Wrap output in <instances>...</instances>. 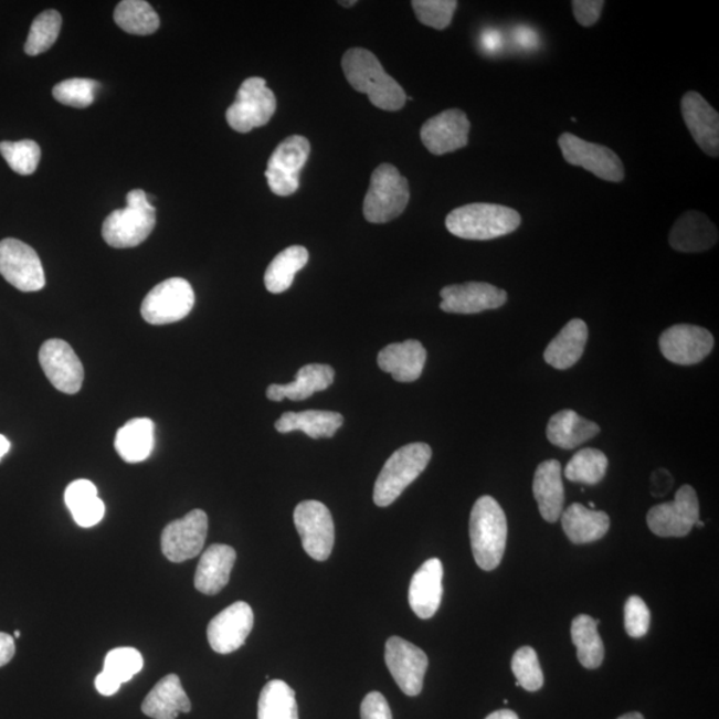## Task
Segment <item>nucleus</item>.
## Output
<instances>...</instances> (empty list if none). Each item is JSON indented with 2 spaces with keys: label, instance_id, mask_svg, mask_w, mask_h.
Masks as SVG:
<instances>
[{
  "label": "nucleus",
  "instance_id": "nucleus-45",
  "mask_svg": "<svg viewBox=\"0 0 719 719\" xmlns=\"http://www.w3.org/2000/svg\"><path fill=\"white\" fill-rule=\"evenodd\" d=\"M651 627V611L643 599L632 595L625 605V630L633 638L644 637Z\"/></svg>",
  "mask_w": 719,
  "mask_h": 719
},
{
  "label": "nucleus",
  "instance_id": "nucleus-56",
  "mask_svg": "<svg viewBox=\"0 0 719 719\" xmlns=\"http://www.w3.org/2000/svg\"><path fill=\"white\" fill-rule=\"evenodd\" d=\"M617 719H645L643 715H639V712H626V715L621 716Z\"/></svg>",
  "mask_w": 719,
  "mask_h": 719
},
{
  "label": "nucleus",
  "instance_id": "nucleus-52",
  "mask_svg": "<svg viewBox=\"0 0 719 719\" xmlns=\"http://www.w3.org/2000/svg\"><path fill=\"white\" fill-rule=\"evenodd\" d=\"M483 43L484 47L489 51L498 50L501 45L500 34L494 30L487 31L483 36Z\"/></svg>",
  "mask_w": 719,
  "mask_h": 719
},
{
  "label": "nucleus",
  "instance_id": "nucleus-40",
  "mask_svg": "<svg viewBox=\"0 0 719 719\" xmlns=\"http://www.w3.org/2000/svg\"><path fill=\"white\" fill-rule=\"evenodd\" d=\"M0 154L12 171L29 177L36 171L41 161V147L34 140L2 141Z\"/></svg>",
  "mask_w": 719,
  "mask_h": 719
},
{
  "label": "nucleus",
  "instance_id": "nucleus-43",
  "mask_svg": "<svg viewBox=\"0 0 719 719\" xmlns=\"http://www.w3.org/2000/svg\"><path fill=\"white\" fill-rule=\"evenodd\" d=\"M145 659L134 647H118L107 654L105 672L123 685L141 672Z\"/></svg>",
  "mask_w": 719,
  "mask_h": 719
},
{
  "label": "nucleus",
  "instance_id": "nucleus-47",
  "mask_svg": "<svg viewBox=\"0 0 719 719\" xmlns=\"http://www.w3.org/2000/svg\"><path fill=\"white\" fill-rule=\"evenodd\" d=\"M105 514V503L101 500L99 496L95 497L94 500L82 505V507L71 511V515H73L75 522L82 528L95 527V525H98L103 520Z\"/></svg>",
  "mask_w": 719,
  "mask_h": 719
},
{
  "label": "nucleus",
  "instance_id": "nucleus-20",
  "mask_svg": "<svg viewBox=\"0 0 719 719\" xmlns=\"http://www.w3.org/2000/svg\"><path fill=\"white\" fill-rule=\"evenodd\" d=\"M470 121L462 109H446L421 128V141L433 155L455 152L468 146Z\"/></svg>",
  "mask_w": 719,
  "mask_h": 719
},
{
  "label": "nucleus",
  "instance_id": "nucleus-34",
  "mask_svg": "<svg viewBox=\"0 0 719 719\" xmlns=\"http://www.w3.org/2000/svg\"><path fill=\"white\" fill-rule=\"evenodd\" d=\"M308 261V251L302 245L285 249L271 262L267 271H265V288L275 295L285 293L293 285L297 272L306 267Z\"/></svg>",
  "mask_w": 719,
  "mask_h": 719
},
{
  "label": "nucleus",
  "instance_id": "nucleus-16",
  "mask_svg": "<svg viewBox=\"0 0 719 719\" xmlns=\"http://www.w3.org/2000/svg\"><path fill=\"white\" fill-rule=\"evenodd\" d=\"M715 338L708 329L691 324L667 328L659 338V349L666 360L678 366H695L708 358Z\"/></svg>",
  "mask_w": 719,
  "mask_h": 719
},
{
  "label": "nucleus",
  "instance_id": "nucleus-37",
  "mask_svg": "<svg viewBox=\"0 0 719 719\" xmlns=\"http://www.w3.org/2000/svg\"><path fill=\"white\" fill-rule=\"evenodd\" d=\"M115 23L123 31L134 35H151L157 32L160 19L145 0H125L114 12Z\"/></svg>",
  "mask_w": 719,
  "mask_h": 719
},
{
  "label": "nucleus",
  "instance_id": "nucleus-28",
  "mask_svg": "<svg viewBox=\"0 0 719 719\" xmlns=\"http://www.w3.org/2000/svg\"><path fill=\"white\" fill-rule=\"evenodd\" d=\"M335 369L326 364H308L299 369L295 381L289 384H272L267 390L271 401L289 399L302 401L309 399L316 392L328 390L334 384Z\"/></svg>",
  "mask_w": 719,
  "mask_h": 719
},
{
  "label": "nucleus",
  "instance_id": "nucleus-24",
  "mask_svg": "<svg viewBox=\"0 0 719 719\" xmlns=\"http://www.w3.org/2000/svg\"><path fill=\"white\" fill-rule=\"evenodd\" d=\"M426 351L417 340L394 342L381 349L378 364L382 372L392 374L399 382H413L423 374Z\"/></svg>",
  "mask_w": 719,
  "mask_h": 719
},
{
  "label": "nucleus",
  "instance_id": "nucleus-57",
  "mask_svg": "<svg viewBox=\"0 0 719 719\" xmlns=\"http://www.w3.org/2000/svg\"><path fill=\"white\" fill-rule=\"evenodd\" d=\"M356 3H358V2H355V0H353V2H340V4L345 6V8H352V6H355Z\"/></svg>",
  "mask_w": 719,
  "mask_h": 719
},
{
  "label": "nucleus",
  "instance_id": "nucleus-7",
  "mask_svg": "<svg viewBox=\"0 0 719 719\" xmlns=\"http://www.w3.org/2000/svg\"><path fill=\"white\" fill-rule=\"evenodd\" d=\"M276 112V96L263 77H249L240 86L233 105L226 109V121L232 129L247 134L263 127Z\"/></svg>",
  "mask_w": 719,
  "mask_h": 719
},
{
  "label": "nucleus",
  "instance_id": "nucleus-39",
  "mask_svg": "<svg viewBox=\"0 0 719 719\" xmlns=\"http://www.w3.org/2000/svg\"><path fill=\"white\" fill-rule=\"evenodd\" d=\"M62 17L56 10L43 11L32 22L28 42L24 44L25 54L36 56L49 51L61 34Z\"/></svg>",
  "mask_w": 719,
  "mask_h": 719
},
{
  "label": "nucleus",
  "instance_id": "nucleus-27",
  "mask_svg": "<svg viewBox=\"0 0 719 719\" xmlns=\"http://www.w3.org/2000/svg\"><path fill=\"white\" fill-rule=\"evenodd\" d=\"M191 701L179 676L161 678L141 704V711L152 719H177L179 712H190Z\"/></svg>",
  "mask_w": 719,
  "mask_h": 719
},
{
  "label": "nucleus",
  "instance_id": "nucleus-5",
  "mask_svg": "<svg viewBox=\"0 0 719 719\" xmlns=\"http://www.w3.org/2000/svg\"><path fill=\"white\" fill-rule=\"evenodd\" d=\"M157 225V210L148 202L147 193L133 190L127 195L126 209L109 213L103 223L102 235L114 249H133L151 235Z\"/></svg>",
  "mask_w": 719,
  "mask_h": 719
},
{
  "label": "nucleus",
  "instance_id": "nucleus-23",
  "mask_svg": "<svg viewBox=\"0 0 719 719\" xmlns=\"http://www.w3.org/2000/svg\"><path fill=\"white\" fill-rule=\"evenodd\" d=\"M718 243V230L710 219L698 211L685 212L669 235L672 249L685 254L708 251Z\"/></svg>",
  "mask_w": 719,
  "mask_h": 719
},
{
  "label": "nucleus",
  "instance_id": "nucleus-38",
  "mask_svg": "<svg viewBox=\"0 0 719 719\" xmlns=\"http://www.w3.org/2000/svg\"><path fill=\"white\" fill-rule=\"evenodd\" d=\"M607 465V457L601 451L581 450L568 463L565 477L572 483L595 485L605 477Z\"/></svg>",
  "mask_w": 719,
  "mask_h": 719
},
{
  "label": "nucleus",
  "instance_id": "nucleus-4",
  "mask_svg": "<svg viewBox=\"0 0 719 719\" xmlns=\"http://www.w3.org/2000/svg\"><path fill=\"white\" fill-rule=\"evenodd\" d=\"M432 448L425 443H412L398 450L388 458L376 479L373 501L378 507H390L426 469Z\"/></svg>",
  "mask_w": 719,
  "mask_h": 719
},
{
  "label": "nucleus",
  "instance_id": "nucleus-36",
  "mask_svg": "<svg viewBox=\"0 0 719 719\" xmlns=\"http://www.w3.org/2000/svg\"><path fill=\"white\" fill-rule=\"evenodd\" d=\"M257 719H299L294 689L282 679H272L258 698Z\"/></svg>",
  "mask_w": 719,
  "mask_h": 719
},
{
  "label": "nucleus",
  "instance_id": "nucleus-58",
  "mask_svg": "<svg viewBox=\"0 0 719 719\" xmlns=\"http://www.w3.org/2000/svg\"><path fill=\"white\" fill-rule=\"evenodd\" d=\"M695 527L704 528V527H705V524H704L701 520H698V521L696 522Z\"/></svg>",
  "mask_w": 719,
  "mask_h": 719
},
{
  "label": "nucleus",
  "instance_id": "nucleus-49",
  "mask_svg": "<svg viewBox=\"0 0 719 719\" xmlns=\"http://www.w3.org/2000/svg\"><path fill=\"white\" fill-rule=\"evenodd\" d=\"M604 6V0H574L572 8L575 21L584 25V28H592L593 24L600 21Z\"/></svg>",
  "mask_w": 719,
  "mask_h": 719
},
{
  "label": "nucleus",
  "instance_id": "nucleus-22",
  "mask_svg": "<svg viewBox=\"0 0 719 719\" xmlns=\"http://www.w3.org/2000/svg\"><path fill=\"white\" fill-rule=\"evenodd\" d=\"M444 568L438 559L427 560L413 574L410 586V605L414 614L430 620L438 611L443 600Z\"/></svg>",
  "mask_w": 719,
  "mask_h": 719
},
{
  "label": "nucleus",
  "instance_id": "nucleus-17",
  "mask_svg": "<svg viewBox=\"0 0 719 719\" xmlns=\"http://www.w3.org/2000/svg\"><path fill=\"white\" fill-rule=\"evenodd\" d=\"M39 362L57 391L75 394L82 390L84 369L68 342L61 339L45 341L39 351Z\"/></svg>",
  "mask_w": 719,
  "mask_h": 719
},
{
  "label": "nucleus",
  "instance_id": "nucleus-46",
  "mask_svg": "<svg viewBox=\"0 0 719 719\" xmlns=\"http://www.w3.org/2000/svg\"><path fill=\"white\" fill-rule=\"evenodd\" d=\"M95 497H98V489L93 483L88 482V479H76V482L68 485L66 494H64V501H66L70 511H73L94 500Z\"/></svg>",
  "mask_w": 719,
  "mask_h": 719
},
{
  "label": "nucleus",
  "instance_id": "nucleus-51",
  "mask_svg": "<svg viewBox=\"0 0 719 719\" xmlns=\"http://www.w3.org/2000/svg\"><path fill=\"white\" fill-rule=\"evenodd\" d=\"M15 641L8 633L0 632V667L8 665L15 656Z\"/></svg>",
  "mask_w": 719,
  "mask_h": 719
},
{
  "label": "nucleus",
  "instance_id": "nucleus-9",
  "mask_svg": "<svg viewBox=\"0 0 719 719\" xmlns=\"http://www.w3.org/2000/svg\"><path fill=\"white\" fill-rule=\"evenodd\" d=\"M309 152V140L300 135L289 136L276 147L265 171V178L275 195L285 198L299 190L300 171L307 163Z\"/></svg>",
  "mask_w": 719,
  "mask_h": 719
},
{
  "label": "nucleus",
  "instance_id": "nucleus-48",
  "mask_svg": "<svg viewBox=\"0 0 719 719\" xmlns=\"http://www.w3.org/2000/svg\"><path fill=\"white\" fill-rule=\"evenodd\" d=\"M361 719H393L390 704L379 691H371L361 704Z\"/></svg>",
  "mask_w": 719,
  "mask_h": 719
},
{
  "label": "nucleus",
  "instance_id": "nucleus-42",
  "mask_svg": "<svg viewBox=\"0 0 719 719\" xmlns=\"http://www.w3.org/2000/svg\"><path fill=\"white\" fill-rule=\"evenodd\" d=\"M511 672L517 678L518 685L525 690L537 691L542 688L543 673L539 657L530 646H522L515 653L511 659Z\"/></svg>",
  "mask_w": 719,
  "mask_h": 719
},
{
  "label": "nucleus",
  "instance_id": "nucleus-3",
  "mask_svg": "<svg viewBox=\"0 0 719 719\" xmlns=\"http://www.w3.org/2000/svg\"><path fill=\"white\" fill-rule=\"evenodd\" d=\"M521 215L500 204L473 203L458 207L445 219L446 230L465 240H494L514 233Z\"/></svg>",
  "mask_w": 719,
  "mask_h": 719
},
{
  "label": "nucleus",
  "instance_id": "nucleus-6",
  "mask_svg": "<svg viewBox=\"0 0 719 719\" xmlns=\"http://www.w3.org/2000/svg\"><path fill=\"white\" fill-rule=\"evenodd\" d=\"M408 180L392 165H380L372 173L364 199V218L373 224H384L399 218L410 203Z\"/></svg>",
  "mask_w": 719,
  "mask_h": 719
},
{
  "label": "nucleus",
  "instance_id": "nucleus-33",
  "mask_svg": "<svg viewBox=\"0 0 719 719\" xmlns=\"http://www.w3.org/2000/svg\"><path fill=\"white\" fill-rule=\"evenodd\" d=\"M155 445V425L150 419L129 420L115 437V450L128 464L145 462Z\"/></svg>",
  "mask_w": 719,
  "mask_h": 719
},
{
  "label": "nucleus",
  "instance_id": "nucleus-60",
  "mask_svg": "<svg viewBox=\"0 0 719 719\" xmlns=\"http://www.w3.org/2000/svg\"><path fill=\"white\" fill-rule=\"evenodd\" d=\"M589 507H591L593 509L595 507V505L593 503H589Z\"/></svg>",
  "mask_w": 719,
  "mask_h": 719
},
{
  "label": "nucleus",
  "instance_id": "nucleus-44",
  "mask_svg": "<svg viewBox=\"0 0 719 719\" xmlns=\"http://www.w3.org/2000/svg\"><path fill=\"white\" fill-rule=\"evenodd\" d=\"M413 10L419 21L427 28L445 30L457 10L456 0H414Z\"/></svg>",
  "mask_w": 719,
  "mask_h": 719
},
{
  "label": "nucleus",
  "instance_id": "nucleus-1",
  "mask_svg": "<svg viewBox=\"0 0 719 719\" xmlns=\"http://www.w3.org/2000/svg\"><path fill=\"white\" fill-rule=\"evenodd\" d=\"M347 81L358 93L366 94L374 107L399 112L406 103L403 87L385 73L378 56L366 49H349L341 61Z\"/></svg>",
  "mask_w": 719,
  "mask_h": 719
},
{
  "label": "nucleus",
  "instance_id": "nucleus-2",
  "mask_svg": "<svg viewBox=\"0 0 719 719\" xmlns=\"http://www.w3.org/2000/svg\"><path fill=\"white\" fill-rule=\"evenodd\" d=\"M469 536L473 557L483 570L500 565L508 539V521L494 497L483 496L473 505Z\"/></svg>",
  "mask_w": 719,
  "mask_h": 719
},
{
  "label": "nucleus",
  "instance_id": "nucleus-15",
  "mask_svg": "<svg viewBox=\"0 0 719 719\" xmlns=\"http://www.w3.org/2000/svg\"><path fill=\"white\" fill-rule=\"evenodd\" d=\"M385 664L401 691L416 697L423 690L427 669L426 654L404 638L391 637L385 645Z\"/></svg>",
  "mask_w": 719,
  "mask_h": 719
},
{
  "label": "nucleus",
  "instance_id": "nucleus-31",
  "mask_svg": "<svg viewBox=\"0 0 719 719\" xmlns=\"http://www.w3.org/2000/svg\"><path fill=\"white\" fill-rule=\"evenodd\" d=\"M600 426L581 417L574 411L565 410L550 417L547 436L550 443L562 450H574L598 436Z\"/></svg>",
  "mask_w": 719,
  "mask_h": 719
},
{
  "label": "nucleus",
  "instance_id": "nucleus-50",
  "mask_svg": "<svg viewBox=\"0 0 719 719\" xmlns=\"http://www.w3.org/2000/svg\"><path fill=\"white\" fill-rule=\"evenodd\" d=\"M121 684L118 679L114 678L109 673L103 670L95 679V688L102 696L112 697L118 692Z\"/></svg>",
  "mask_w": 719,
  "mask_h": 719
},
{
  "label": "nucleus",
  "instance_id": "nucleus-54",
  "mask_svg": "<svg viewBox=\"0 0 719 719\" xmlns=\"http://www.w3.org/2000/svg\"><path fill=\"white\" fill-rule=\"evenodd\" d=\"M485 719H520V718H518L515 711L503 709V710H497L495 712H491V715H489Z\"/></svg>",
  "mask_w": 719,
  "mask_h": 719
},
{
  "label": "nucleus",
  "instance_id": "nucleus-59",
  "mask_svg": "<svg viewBox=\"0 0 719 719\" xmlns=\"http://www.w3.org/2000/svg\"><path fill=\"white\" fill-rule=\"evenodd\" d=\"M14 637H15V638L21 637V632L17 631V632L14 633Z\"/></svg>",
  "mask_w": 719,
  "mask_h": 719
},
{
  "label": "nucleus",
  "instance_id": "nucleus-32",
  "mask_svg": "<svg viewBox=\"0 0 719 719\" xmlns=\"http://www.w3.org/2000/svg\"><path fill=\"white\" fill-rule=\"evenodd\" d=\"M345 423V417L332 411L287 412L275 423L278 433L302 431L310 438H330Z\"/></svg>",
  "mask_w": 719,
  "mask_h": 719
},
{
  "label": "nucleus",
  "instance_id": "nucleus-12",
  "mask_svg": "<svg viewBox=\"0 0 719 719\" xmlns=\"http://www.w3.org/2000/svg\"><path fill=\"white\" fill-rule=\"evenodd\" d=\"M0 275L22 293H36L45 285L41 258L29 244L17 239L0 242Z\"/></svg>",
  "mask_w": 719,
  "mask_h": 719
},
{
  "label": "nucleus",
  "instance_id": "nucleus-14",
  "mask_svg": "<svg viewBox=\"0 0 719 719\" xmlns=\"http://www.w3.org/2000/svg\"><path fill=\"white\" fill-rule=\"evenodd\" d=\"M209 533V517L202 509L191 510L168 524L161 533V552L171 562H184L202 552Z\"/></svg>",
  "mask_w": 719,
  "mask_h": 719
},
{
  "label": "nucleus",
  "instance_id": "nucleus-53",
  "mask_svg": "<svg viewBox=\"0 0 719 719\" xmlns=\"http://www.w3.org/2000/svg\"><path fill=\"white\" fill-rule=\"evenodd\" d=\"M517 39L525 47H533L536 42L535 32L528 29L518 30Z\"/></svg>",
  "mask_w": 719,
  "mask_h": 719
},
{
  "label": "nucleus",
  "instance_id": "nucleus-55",
  "mask_svg": "<svg viewBox=\"0 0 719 719\" xmlns=\"http://www.w3.org/2000/svg\"><path fill=\"white\" fill-rule=\"evenodd\" d=\"M10 448H11V444L9 440L6 438L3 435H0V459H2L6 455H8Z\"/></svg>",
  "mask_w": 719,
  "mask_h": 719
},
{
  "label": "nucleus",
  "instance_id": "nucleus-19",
  "mask_svg": "<svg viewBox=\"0 0 719 719\" xmlns=\"http://www.w3.org/2000/svg\"><path fill=\"white\" fill-rule=\"evenodd\" d=\"M440 308L446 314L475 315L501 308L508 300L507 290L489 283L470 282L444 287Z\"/></svg>",
  "mask_w": 719,
  "mask_h": 719
},
{
  "label": "nucleus",
  "instance_id": "nucleus-18",
  "mask_svg": "<svg viewBox=\"0 0 719 719\" xmlns=\"http://www.w3.org/2000/svg\"><path fill=\"white\" fill-rule=\"evenodd\" d=\"M254 624V611L247 602L239 601L213 617L207 627V637L213 651L230 654L245 644Z\"/></svg>",
  "mask_w": 719,
  "mask_h": 719
},
{
  "label": "nucleus",
  "instance_id": "nucleus-11",
  "mask_svg": "<svg viewBox=\"0 0 719 719\" xmlns=\"http://www.w3.org/2000/svg\"><path fill=\"white\" fill-rule=\"evenodd\" d=\"M562 157L569 165L585 168L594 177L620 183L625 178V168L617 154L605 146L582 140L579 136L563 133L559 138Z\"/></svg>",
  "mask_w": 719,
  "mask_h": 719
},
{
  "label": "nucleus",
  "instance_id": "nucleus-10",
  "mask_svg": "<svg viewBox=\"0 0 719 719\" xmlns=\"http://www.w3.org/2000/svg\"><path fill=\"white\" fill-rule=\"evenodd\" d=\"M294 521L303 548L316 561H327L335 546V524L329 509L320 501H303L295 508Z\"/></svg>",
  "mask_w": 719,
  "mask_h": 719
},
{
  "label": "nucleus",
  "instance_id": "nucleus-25",
  "mask_svg": "<svg viewBox=\"0 0 719 719\" xmlns=\"http://www.w3.org/2000/svg\"><path fill=\"white\" fill-rule=\"evenodd\" d=\"M533 495L543 520L559 521L565 504V489H563L561 464L557 459H547L536 469Z\"/></svg>",
  "mask_w": 719,
  "mask_h": 719
},
{
  "label": "nucleus",
  "instance_id": "nucleus-35",
  "mask_svg": "<svg viewBox=\"0 0 719 719\" xmlns=\"http://www.w3.org/2000/svg\"><path fill=\"white\" fill-rule=\"evenodd\" d=\"M600 621L588 614H580L572 622V639L578 647V657L586 669H598L605 657V646L599 634Z\"/></svg>",
  "mask_w": 719,
  "mask_h": 719
},
{
  "label": "nucleus",
  "instance_id": "nucleus-26",
  "mask_svg": "<svg viewBox=\"0 0 719 719\" xmlns=\"http://www.w3.org/2000/svg\"><path fill=\"white\" fill-rule=\"evenodd\" d=\"M235 549L223 543L211 546L202 556L195 574V588L200 593L215 595L223 591L235 565Z\"/></svg>",
  "mask_w": 719,
  "mask_h": 719
},
{
  "label": "nucleus",
  "instance_id": "nucleus-41",
  "mask_svg": "<svg viewBox=\"0 0 719 719\" xmlns=\"http://www.w3.org/2000/svg\"><path fill=\"white\" fill-rule=\"evenodd\" d=\"M101 84L91 80H67L57 83L53 89L54 98L64 106L86 108L93 105Z\"/></svg>",
  "mask_w": 719,
  "mask_h": 719
},
{
  "label": "nucleus",
  "instance_id": "nucleus-13",
  "mask_svg": "<svg viewBox=\"0 0 719 719\" xmlns=\"http://www.w3.org/2000/svg\"><path fill=\"white\" fill-rule=\"evenodd\" d=\"M699 520L697 491L690 485L677 490L675 501L656 505L647 514V527L658 537H685Z\"/></svg>",
  "mask_w": 719,
  "mask_h": 719
},
{
  "label": "nucleus",
  "instance_id": "nucleus-30",
  "mask_svg": "<svg viewBox=\"0 0 719 719\" xmlns=\"http://www.w3.org/2000/svg\"><path fill=\"white\" fill-rule=\"evenodd\" d=\"M560 518L563 532L578 546L601 540L611 528V518L605 511L589 509L582 504L570 505Z\"/></svg>",
  "mask_w": 719,
  "mask_h": 719
},
{
  "label": "nucleus",
  "instance_id": "nucleus-29",
  "mask_svg": "<svg viewBox=\"0 0 719 719\" xmlns=\"http://www.w3.org/2000/svg\"><path fill=\"white\" fill-rule=\"evenodd\" d=\"M589 330L586 323L581 319L570 320L561 332L550 341L543 359L550 367L565 371L578 364L584 355Z\"/></svg>",
  "mask_w": 719,
  "mask_h": 719
},
{
  "label": "nucleus",
  "instance_id": "nucleus-21",
  "mask_svg": "<svg viewBox=\"0 0 719 719\" xmlns=\"http://www.w3.org/2000/svg\"><path fill=\"white\" fill-rule=\"evenodd\" d=\"M686 126L699 148L711 158L719 155V115L697 91H689L681 101Z\"/></svg>",
  "mask_w": 719,
  "mask_h": 719
},
{
  "label": "nucleus",
  "instance_id": "nucleus-8",
  "mask_svg": "<svg viewBox=\"0 0 719 719\" xmlns=\"http://www.w3.org/2000/svg\"><path fill=\"white\" fill-rule=\"evenodd\" d=\"M195 306L191 284L181 277L168 278L155 287L141 303V316L152 326L183 320Z\"/></svg>",
  "mask_w": 719,
  "mask_h": 719
}]
</instances>
